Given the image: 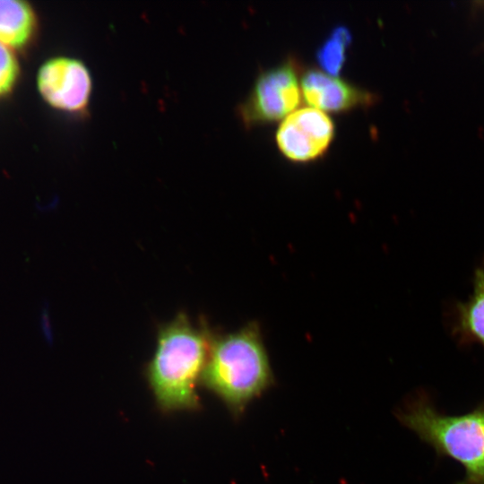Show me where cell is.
<instances>
[{"instance_id": "3", "label": "cell", "mask_w": 484, "mask_h": 484, "mask_svg": "<svg viewBox=\"0 0 484 484\" xmlns=\"http://www.w3.org/2000/svg\"><path fill=\"white\" fill-rule=\"evenodd\" d=\"M400 421L432 446L438 457H449L465 469L456 484H484V401L462 415H447L419 392L397 414Z\"/></svg>"}, {"instance_id": "8", "label": "cell", "mask_w": 484, "mask_h": 484, "mask_svg": "<svg viewBox=\"0 0 484 484\" xmlns=\"http://www.w3.org/2000/svg\"><path fill=\"white\" fill-rule=\"evenodd\" d=\"M450 330L460 344L476 342L484 349V261L474 270L469 298L451 308Z\"/></svg>"}, {"instance_id": "10", "label": "cell", "mask_w": 484, "mask_h": 484, "mask_svg": "<svg viewBox=\"0 0 484 484\" xmlns=\"http://www.w3.org/2000/svg\"><path fill=\"white\" fill-rule=\"evenodd\" d=\"M349 30L343 26L334 28L330 36L316 50V59L323 70L337 75L345 61L346 48L350 41Z\"/></svg>"}, {"instance_id": "4", "label": "cell", "mask_w": 484, "mask_h": 484, "mask_svg": "<svg viewBox=\"0 0 484 484\" xmlns=\"http://www.w3.org/2000/svg\"><path fill=\"white\" fill-rule=\"evenodd\" d=\"M299 65L293 57L261 72L238 107L246 126L277 121L293 112L301 100Z\"/></svg>"}, {"instance_id": "5", "label": "cell", "mask_w": 484, "mask_h": 484, "mask_svg": "<svg viewBox=\"0 0 484 484\" xmlns=\"http://www.w3.org/2000/svg\"><path fill=\"white\" fill-rule=\"evenodd\" d=\"M334 131V123L324 111L303 107L283 118L275 138L285 157L294 161H308L327 150Z\"/></svg>"}, {"instance_id": "1", "label": "cell", "mask_w": 484, "mask_h": 484, "mask_svg": "<svg viewBox=\"0 0 484 484\" xmlns=\"http://www.w3.org/2000/svg\"><path fill=\"white\" fill-rule=\"evenodd\" d=\"M212 338L206 328L194 325L184 313L160 327L145 375L162 412L200 409L197 385L201 384Z\"/></svg>"}, {"instance_id": "7", "label": "cell", "mask_w": 484, "mask_h": 484, "mask_svg": "<svg viewBox=\"0 0 484 484\" xmlns=\"http://www.w3.org/2000/svg\"><path fill=\"white\" fill-rule=\"evenodd\" d=\"M300 88L307 103L323 111H343L376 101L375 93L315 67L301 73Z\"/></svg>"}, {"instance_id": "9", "label": "cell", "mask_w": 484, "mask_h": 484, "mask_svg": "<svg viewBox=\"0 0 484 484\" xmlns=\"http://www.w3.org/2000/svg\"><path fill=\"white\" fill-rule=\"evenodd\" d=\"M36 27L31 6L20 0H0V43L13 48L25 46Z\"/></svg>"}, {"instance_id": "6", "label": "cell", "mask_w": 484, "mask_h": 484, "mask_svg": "<svg viewBox=\"0 0 484 484\" xmlns=\"http://www.w3.org/2000/svg\"><path fill=\"white\" fill-rule=\"evenodd\" d=\"M41 97L51 107L69 112H83L90 101L91 78L85 65L71 57H54L45 62L37 76Z\"/></svg>"}, {"instance_id": "11", "label": "cell", "mask_w": 484, "mask_h": 484, "mask_svg": "<svg viewBox=\"0 0 484 484\" xmlns=\"http://www.w3.org/2000/svg\"><path fill=\"white\" fill-rule=\"evenodd\" d=\"M19 74V65L10 48L0 43V97L11 91Z\"/></svg>"}, {"instance_id": "2", "label": "cell", "mask_w": 484, "mask_h": 484, "mask_svg": "<svg viewBox=\"0 0 484 484\" xmlns=\"http://www.w3.org/2000/svg\"><path fill=\"white\" fill-rule=\"evenodd\" d=\"M272 383L268 356L256 324L212 338L201 385L217 395L234 416H239Z\"/></svg>"}]
</instances>
